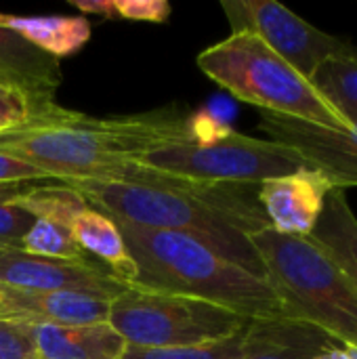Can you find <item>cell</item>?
Instances as JSON below:
<instances>
[{"label": "cell", "mask_w": 357, "mask_h": 359, "mask_svg": "<svg viewBox=\"0 0 357 359\" xmlns=\"http://www.w3.org/2000/svg\"><path fill=\"white\" fill-rule=\"evenodd\" d=\"M187 133L170 114L93 118L50 105L25 126L0 135V151L42 170L53 181H116L168 185L173 177L137 164V158Z\"/></svg>", "instance_id": "obj_1"}, {"label": "cell", "mask_w": 357, "mask_h": 359, "mask_svg": "<svg viewBox=\"0 0 357 359\" xmlns=\"http://www.w3.org/2000/svg\"><path fill=\"white\" fill-rule=\"evenodd\" d=\"M118 223L179 231L210 246L231 263L265 278L250 236L269 227L259 204V185H139L116 181H65Z\"/></svg>", "instance_id": "obj_2"}, {"label": "cell", "mask_w": 357, "mask_h": 359, "mask_svg": "<svg viewBox=\"0 0 357 359\" xmlns=\"http://www.w3.org/2000/svg\"><path fill=\"white\" fill-rule=\"evenodd\" d=\"M118 227L139 269L133 286L206 301L246 320L286 318L282 301L265 278L231 263L200 240L128 223Z\"/></svg>", "instance_id": "obj_3"}, {"label": "cell", "mask_w": 357, "mask_h": 359, "mask_svg": "<svg viewBox=\"0 0 357 359\" xmlns=\"http://www.w3.org/2000/svg\"><path fill=\"white\" fill-rule=\"evenodd\" d=\"M137 164L196 185H261L314 168L299 151L231 130L208 118H187V133L149 147Z\"/></svg>", "instance_id": "obj_4"}, {"label": "cell", "mask_w": 357, "mask_h": 359, "mask_svg": "<svg viewBox=\"0 0 357 359\" xmlns=\"http://www.w3.org/2000/svg\"><path fill=\"white\" fill-rule=\"evenodd\" d=\"M250 242L286 318L309 322L343 347L357 349V290L326 250L311 238L271 227L252 233Z\"/></svg>", "instance_id": "obj_5"}, {"label": "cell", "mask_w": 357, "mask_h": 359, "mask_svg": "<svg viewBox=\"0 0 357 359\" xmlns=\"http://www.w3.org/2000/svg\"><path fill=\"white\" fill-rule=\"evenodd\" d=\"M198 67L236 99L257 105L265 114L324 128H351L311 80L250 34H229L204 48L198 55Z\"/></svg>", "instance_id": "obj_6"}, {"label": "cell", "mask_w": 357, "mask_h": 359, "mask_svg": "<svg viewBox=\"0 0 357 359\" xmlns=\"http://www.w3.org/2000/svg\"><path fill=\"white\" fill-rule=\"evenodd\" d=\"M107 322L126 345L162 349L221 341L252 320L206 301L124 286L109 305Z\"/></svg>", "instance_id": "obj_7"}, {"label": "cell", "mask_w": 357, "mask_h": 359, "mask_svg": "<svg viewBox=\"0 0 357 359\" xmlns=\"http://www.w3.org/2000/svg\"><path fill=\"white\" fill-rule=\"evenodd\" d=\"M231 34H250L290 63L307 80L335 57L353 55L356 46L341 40L276 0H221Z\"/></svg>", "instance_id": "obj_8"}, {"label": "cell", "mask_w": 357, "mask_h": 359, "mask_svg": "<svg viewBox=\"0 0 357 359\" xmlns=\"http://www.w3.org/2000/svg\"><path fill=\"white\" fill-rule=\"evenodd\" d=\"M261 128L271 141L299 151L337 189L357 187V122L337 130L261 111Z\"/></svg>", "instance_id": "obj_9"}, {"label": "cell", "mask_w": 357, "mask_h": 359, "mask_svg": "<svg viewBox=\"0 0 357 359\" xmlns=\"http://www.w3.org/2000/svg\"><path fill=\"white\" fill-rule=\"evenodd\" d=\"M0 286L17 290H86L116 299L124 286L93 261H55L0 248Z\"/></svg>", "instance_id": "obj_10"}, {"label": "cell", "mask_w": 357, "mask_h": 359, "mask_svg": "<svg viewBox=\"0 0 357 359\" xmlns=\"http://www.w3.org/2000/svg\"><path fill=\"white\" fill-rule=\"evenodd\" d=\"M337 189L322 172L307 168L259 185V204L274 231L311 238L328 194Z\"/></svg>", "instance_id": "obj_11"}, {"label": "cell", "mask_w": 357, "mask_h": 359, "mask_svg": "<svg viewBox=\"0 0 357 359\" xmlns=\"http://www.w3.org/2000/svg\"><path fill=\"white\" fill-rule=\"evenodd\" d=\"M114 299L86 290H17L0 286V320L32 326H86L107 322Z\"/></svg>", "instance_id": "obj_12"}, {"label": "cell", "mask_w": 357, "mask_h": 359, "mask_svg": "<svg viewBox=\"0 0 357 359\" xmlns=\"http://www.w3.org/2000/svg\"><path fill=\"white\" fill-rule=\"evenodd\" d=\"M335 345L341 343L303 320H252L244 330L242 359H318Z\"/></svg>", "instance_id": "obj_13"}, {"label": "cell", "mask_w": 357, "mask_h": 359, "mask_svg": "<svg viewBox=\"0 0 357 359\" xmlns=\"http://www.w3.org/2000/svg\"><path fill=\"white\" fill-rule=\"evenodd\" d=\"M126 341L109 322L86 326H34L36 359H122Z\"/></svg>", "instance_id": "obj_14"}, {"label": "cell", "mask_w": 357, "mask_h": 359, "mask_svg": "<svg viewBox=\"0 0 357 359\" xmlns=\"http://www.w3.org/2000/svg\"><path fill=\"white\" fill-rule=\"evenodd\" d=\"M0 76L23 86L38 105L55 103L61 84V63L25 42L19 34L0 27Z\"/></svg>", "instance_id": "obj_15"}, {"label": "cell", "mask_w": 357, "mask_h": 359, "mask_svg": "<svg viewBox=\"0 0 357 359\" xmlns=\"http://www.w3.org/2000/svg\"><path fill=\"white\" fill-rule=\"evenodd\" d=\"M69 231L82 252L86 257H97L107 267V273L122 286H133L137 282V263L130 257L124 236L112 217L88 206L74 219Z\"/></svg>", "instance_id": "obj_16"}, {"label": "cell", "mask_w": 357, "mask_h": 359, "mask_svg": "<svg viewBox=\"0 0 357 359\" xmlns=\"http://www.w3.org/2000/svg\"><path fill=\"white\" fill-rule=\"evenodd\" d=\"M0 27L19 34L25 42L55 57L57 61L76 55L90 40V32H93V25L86 17H65V15L21 17V15L0 13Z\"/></svg>", "instance_id": "obj_17"}, {"label": "cell", "mask_w": 357, "mask_h": 359, "mask_svg": "<svg viewBox=\"0 0 357 359\" xmlns=\"http://www.w3.org/2000/svg\"><path fill=\"white\" fill-rule=\"evenodd\" d=\"M311 240L326 250L357 290V217L347 202L345 189H332L328 194Z\"/></svg>", "instance_id": "obj_18"}, {"label": "cell", "mask_w": 357, "mask_h": 359, "mask_svg": "<svg viewBox=\"0 0 357 359\" xmlns=\"http://www.w3.org/2000/svg\"><path fill=\"white\" fill-rule=\"evenodd\" d=\"M311 84L349 126L357 122V53L328 59Z\"/></svg>", "instance_id": "obj_19"}, {"label": "cell", "mask_w": 357, "mask_h": 359, "mask_svg": "<svg viewBox=\"0 0 357 359\" xmlns=\"http://www.w3.org/2000/svg\"><path fill=\"white\" fill-rule=\"evenodd\" d=\"M15 202L34 219L53 221L67 229L72 227L74 219L88 208V202L80 196V191L61 181H55L53 185H34L15 198Z\"/></svg>", "instance_id": "obj_20"}, {"label": "cell", "mask_w": 357, "mask_h": 359, "mask_svg": "<svg viewBox=\"0 0 357 359\" xmlns=\"http://www.w3.org/2000/svg\"><path fill=\"white\" fill-rule=\"evenodd\" d=\"M21 250L44 257V259H55V261H74V263H84L90 261L82 248L76 244L72 231L59 223L36 219L29 231L25 233L21 242Z\"/></svg>", "instance_id": "obj_21"}, {"label": "cell", "mask_w": 357, "mask_h": 359, "mask_svg": "<svg viewBox=\"0 0 357 359\" xmlns=\"http://www.w3.org/2000/svg\"><path fill=\"white\" fill-rule=\"evenodd\" d=\"M246 330V328H244ZM244 330L221 341L185 345V347H162L145 349L126 345L122 359H242Z\"/></svg>", "instance_id": "obj_22"}, {"label": "cell", "mask_w": 357, "mask_h": 359, "mask_svg": "<svg viewBox=\"0 0 357 359\" xmlns=\"http://www.w3.org/2000/svg\"><path fill=\"white\" fill-rule=\"evenodd\" d=\"M48 107L38 105L36 99L23 86L0 76V135L25 126L36 114Z\"/></svg>", "instance_id": "obj_23"}, {"label": "cell", "mask_w": 357, "mask_h": 359, "mask_svg": "<svg viewBox=\"0 0 357 359\" xmlns=\"http://www.w3.org/2000/svg\"><path fill=\"white\" fill-rule=\"evenodd\" d=\"M0 359H36L32 324L0 320Z\"/></svg>", "instance_id": "obj_24"}, {"label": "cell", "mask_w": 357, "mask_h": 359, "mask_svg": "<svg viewBox=\"0 0 357 359\" xmlns=\"http://www.w3.org/2000/svg\"><path fill=\"white\" fill-rule=\"evenodd\" d=\"M34 217L21 208L15 200L11 202H0V248H19L34 225Z\"/></svg>", "instance_id": "obj_25"}, {"label": "cell", "mask_w": 357, "mask_h": 359, "mask_svg": "<svg viewBox=\"0 0 357 359\" xmlns=\"http://www.w3.org/2000/svg\"><path fill=\"white\" fill-rule=\"evenodd\" d=\"M170 11L166 0H114V15L128 21L164 23L168 21Z\"/></svg>", "instance_id": "obj_26"}, {"label": "cell", "mask_w": 357, "mask_h": 359, "mask_svg": "<svg viewBox=\"0 0 357 359\" xmlns=\"http://www.w3.org/2000/svg\"><path fill=\"white\" fill-rule=\"evenodd\" d=\"M36 181H53L42 170L17 160L8 154L0 151V185L6 183H36Z\"/></svg>", "instance_id": "obj_27"}, {"label": "cell", "mask_w": 357, "mask_h": 359, "mask_svg": "<svg viewBox=\"0 0 357 359\" xmlns=\"http://www.w3.org/2000/svg\"><path fill=\"white\" fill-rule=\"evenodd\" d=\"M72 6H76L86 15H101L107 19H116L114 0H72Z\"/></svg>", "instance_id": "obj_28"}, {"label": "cell", "mask_w": 357, "mask_h": 359, "mask_svg": "<svg viewBox=\"0 0 357 359\" xmlns=\"http://www.w3.org/2000/svg\"><path fill=\"white\" fill-rule=\"evenodd\" d=\"M36 183H6V185H0V202H11V200L19 198L21 194H25Z\"/></svg>", "instance_id": "obj_29"}, {"label": "cell", "mask_w": 357, "mask_h": 359, "mask_svg": "<svg viewBox=\"0 0 357 359\" xmlns=\"http://www.w3.org/2000/svg\"><path fill=\"white\" fill-rule=\"evenodd\" d=\"M318 359H353V358H351V353H349V349H347V347H343V345H335V347L326 349L324 353H320V358Z\"/></svg>", "instance_id": "obj_30"}, {"label": "cell", "mask_w": 357, "mask_h": 359, "mask_svg": "<svg viewBox=\"0 0 357 359\" xmlns=\"http://www.w3.org/2000/svg\"><path fill=\"white\" fill-rule=\"evenodd\" d=\"M349 353H351V358L357 359V349H349Z\"/></svg>", "instance_id": "obj_31"}]
</instances>
